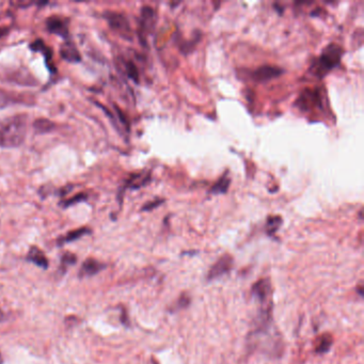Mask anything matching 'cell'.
Returning <instances> with one entry per match:
<instances>
[{
	"label": "cell",
	"instance_id": "23",
	"mask_svg": "<svg viewBox=\"0 0 364 364\" xmlns=\"http://www.w3.org/2000/svg\"><path fill=\"white\" fill-rule=\"evenodd\" d=\"M163 202H165V199H159V198H157V199H155V200H153V201H151V202L145 203V204L143 205V207L141 208V211H143V212L153 211L154 208H156V207L160 206Z\"/></svg>",
	"mask_w": 364,
	"mask_h": 364
},
{
	"label": "cell",
	"instance_id": "10",
	"mask_svg": "<svg viewBox=\"0 0 364 364\" xmlns=\"http://www.w3.org/2000/svg\"><path fill=\"white\" fill-rule=\"evenodd\" d=\"M106 266L103 263H99L97 260L94 259H88L84 262L81 265L79 277L80 278H89L97 275L99 271H102Z\"/></svg>",
	"mask_w": 364,
	"mask_h": 364
},
{
	"label": "cell",
	"instance_id": "21",
	"mask_svg": "<svg viewBox=\"0 0 364 364\" xmlns=\"http://www.w3.org/2000/svg\"><path fill=\"white\" fill-rule=\"evenodd\" d=\"M76 262H77V258H76L75 254L67 252V253H65V254H63V256H62L60 269H62L63 271H65L68 266L74 265V264H76Z\"/></svg>",
	"mask_w": 364,
	"mask_h": 364
},
{
	"label": "cell",
	"instance_id": "6",
	"mask_svg": "<svg viewBox=\"0 0 364 364\" xmlns=\"http://www.w3.org/2000/svg\"><path fill=\"white\" fill-rule=\"evenodd\" d=\"M284 73L285 71L279 67L262 66L251 73V79L256 83H267V81L280 77Z\"/></svg>",
	"mask_w": 364,
	"mask_h": 364
},
{
	"label": "cell",
	"instance_id": "17",
	"mask_svg": "<svg viewBox=\"0 0 364 364\" xmlns=\"http://www.w3.org/2000/svg\"><path fill=\"white\" fill-rule=\"evenodd\" d=\"M123 70L127 77L132 79L134 83L139 84V71L133 61H123Z\"/></svg>",
	"mask_w": 364,
	"mask_h": 364
},
{
	"label": "cell",
	"instance_id": "15",
	"mask_svg": "<svg viewBox=\"0 0 364 364\" xmlns=\"http://www.w3.org/2000/svg\"><path fill=\"white\" fill-rule=\"evenodd\" d=\"M90 233H91V230L88 229V227H80V229L69 232L67 235L63 236V237H60L58 239V245H65L68 242L75 241V240L83 237V236L90 234Z\"/></svg>",
	"mask_w": 364,
	"mask_h": 364
},
{
	"label": "cell",
	"instance_id": "8",
	"mask_svg": "<svg viewBox=\"0 0 364 364\" xmlns=\"http://www.w3.org/2000/svg\"><path fill=\"white\" fill-rule=\"evenodd\" d=\"M151 178H152L151 171H142V172H137V173H133L126 179L124 188L133 189V190L140 189L144 186H147L152 180Z\"/></svg>",
	"mask_w": 364,
	"mask_h": 364
},
{
	"label": "cell",
	"instance_id": "22",
	"mask_svg": "<svg viewBox=\"0 0 364 364\" xmlns=\"http://www.w3.org/2000/svg\"><path fill=\"white\" fill-rule=\"evenodd\" d=\"M87 195L86 194H78L74 197H72L71 199H68L66 200V201H63L61 204L63 207H69V206H72V205H75L76 203H80L85 201V200H87Z\"/></svg>",
	"mask_w": 364,
	"mask_h": 364
},
{
	"label": "cell",
	"instance_id": "24",
	"mask_svg": "<svg viewBox=\"0 0 364 364\" xmlns=\"http://www.w3.org/2000/svg\"><path fill=\"white\" fill-rule=\"evenodd\" d=\"M189 304H190L189 296L187 294H183L179 297L176 305H177V308H186L189 306Z\"/></svg>",
	"mask_w": 364,
	"mask_h": 364
},
{
	"label": "cell",
	"instance_id": "27",
	"mask_svg": "<svg viewBox=\"0 0 364 364\" xmlns=\"http://www.w3.org/2000/svg\"><path fill=\"white\" fill-rule=\"evenodd\" d=\"M0 364H3V357H2V354H0Z\"/></svg>",
	"mask_w": 364,
	"mask_h": 364
},
{
	"label": "cell",
	"instance_id": "7",
	"mask_svg": "<svg viewBox=\"0 0 364 364\" xmlns=\"http://www.w3.org/2000/svg\"><path fill=\"white\" fill-rule=\"evenodd\" d=\"M233 267V258L230 254H224L219 260H218L214 265L209 269L207 274L208 280H214L217 278H220L223 275H226L230 272Z\"/></svg>",
	"mask_w": 364,
	"mask_h": 364
},
{
	"label": "cell",
	"instance_id": "2",
	"mask_svg": "<svg viewBox=\"0 0 364 364\" xmlns=\"http://www.w3.org/2000/svg\"><path fill=\"white\" fill-rule=\"evenodd\" d=\"M343 54L344 49L340 45L335 43L328 44L323 49L321 56L313 60L310 72L317 78H324L329 72L340 66Z\"/></svg>",
	"mask_w": 364,
	"mask_h": 364
},
{
	"label": "cell",
	"instance_id": "19",
	"mask_svg": "<svg viewBox=\"0 0 364 364\" xmlns=\"http://www.w3.org/2000/svg\"><path fill=\"white\" fill-rule=\"evenodd\" d=\"M282 218L280 216H270L267 218L266 221V232L269 236L274 235L282 225Z\"/></svg>",
	"mask_w": 364,
	"mask_h": 364
},
{
	"label": "cell",
	"instance_id": "20",
	"mask_svg": "<svg viewBox=\"0 0 364 364\" xmlns=\"http://www.w3.org/2000/svg\"><path fill=\"white\" fill-rule=\"evenodd\" d=\"M15 102H17V101L14 98L13 94L6 92V91H4V90H0V109L6 108L9 105H11L12 103H15Z\"/></svg>",
	"mask_w": 364,
	"mask_h": 364
},
{
	"label": "cell",
	"instance_id": "4",
	"mask_svg": "<svg viewBox=\"0 0 364 364\" xmlns=\"http://www.w3.org/2000/svg\"><path fill=\"white\" fill-rule=\"evenodd\" d=\"M295 106L304 112H310L323 108V98L320 89H305L296 99Z\"/></svg>",
	"mask_w": 364,
	"mask_h": 364
},
{
	"label": "cell",
	"instance_id": "11",
	"mask_svg": "<svg viewBox=\"0 0 364 364\" xmlns=\"http://www.w3.org/2000/svg\"><path fill=\"white\" fill-rule=\"evenodd\" d=\"M60 56L68 62L78 63L81 61V56L72 42H66L60 46Z\"/></svg>",
	"mask_w": 364,
	"mask_h": 364
},
{
	"label": "cell",
	"instance_id": "3",
	"mask_svg": "<svg viewBox=\"0 0 364 364\" xmlns=\"http://www.w3.org/2000/svg\"><path fill=\"white\" fill-rule=\"evenodd\" d=\"M104 17L106 18L109 27L114 32H116L125 40H133V30L131 28V24L124 14L114 11H106L104 13Z\"/></svg>",
	"mask_w": 364,
	"mask_h": 364
},
{
	"label": "cell",
	"instance_id": "9",
	"mask_svg": "<svg viewBox=\"0 0 364 364\" xmlns=\"http://www.w3.org/2000/svg\"><path fill=\"white\" fill-rule=\"evenodd\" d=\"M46 28L52 33L67 39L69 36V27L67 23L59 16H50L46 20Z\"/></svg>",
	"mask_w": 364,
	"mask_h": 364
},
{
	"label": "cell",
	"instance_id": "5",
	"mask_svg": "<svg viewBox=\"0 0 364 364\" xmlns=\"http://www.w3.org/2000/svg\"><path fill=\"white\" fill-rule=\"evenodd\" d=\"M156 24V12L154 9L149 6H144L141 8L140 21L138 35L140 43L143 46H147V36L153 31Z\"/></svg>",
	"mask_w": 364,
	"mask_h": 364
},
{
	"label": "cell",
	"instance_id": "18",
	"mask_svg": "<svg viewBox=\"0 0 364 364\" xmlns=\"http://www.w3.org/2000/svg\"><path fill=\"white\" fill-rule=\"evenodd\" d=\"M331 345H332V336L329 334H324L318 339L315 351L318 353L328 352L329 349L331 348Z\"/></svg>",
	"mask_w": 364,
	"mask_h": 364
},
{
	"label": "cell",
	"instance_id": "1",
	"mask_svg": "<svg viewBox=\"0 0 364 364\" xmlns=\"http://www.w3.org/2000/svg\"><path fill=\"white\" fill-rule=\"evenodd\" d=\"M27 116L18 114L0 122V148H18L25 141Z\"/></svg>",
	"mask_w": 364,
	"mask_h": 364
},
{
	"label": "cell",
	"instance_id": "16",
	"mask_svg": "<svg viewBox=\"0 0 364 364\" xmlns=\"http://www.w3.org/2000/svg\"><path fill=\"white\" fill-rule=\"evenodd\" d=\"M54 123L48 119H38L33 122L34 132L39 135L48 134L54 130Z\"/></svg>",
	"mask_w": 364,
	"mask_h": 364
},
{
	"label": "cell",
	"instance_id": "12",
	"mask_svg": "<svg viewBox=\"0 0 364 364\" xmlns=\"http://www.w3.org/2000/svg\"><path fill=\"white\" fill-rule=\"evenodd\" d=\"M27 261L32 262L35 264L36 266L41 268L46 269L48 267V260L45 257L42 250H40L38 247H31L29 250L28 256H27Z\"/></svg>",
	"mask_w": 364,
	"mask_h": 364
},
{
	"label": "cell",
	"instance_id": "26",
	"mask_svg": "<svg viewBox=\"0 0 364 364\" xmlns=\"http://www.w3.org/2000/svg\"><path fill=\"white\" fill-rule=\"evenodd\" d=\"M8 32H9L8 27H0V39L6 36L8 34Z\"/></svg>",
	"mask_w": 364,
	"mask_h": 364
},
{
	"label": "cell",
	"instance_id": "13",
	"mask_svg": "<svg viewBox=\"0 0 364 364\" xmlns=\"http://www.w3.org/2000/svg\"><path fill=\"white\" fill-rule=\"evenodd\" d=\"M230 184H231V178L229 176V172H225V173L213 185L211 190H209V194L224 195L227 193V190H229Z\"/></svg>",
	"mask_w": 364,
	"mask_h": 364
},
{
	"label": "cell",
	"instance_id": "14",
	"mask_svg": "<svg viewBox=\"0 0 364 364\" xmlns=\"http://www.w3.org/2000/svg\"><path fill=\"white\" fill-rule=\"evenodd\" d=\"M30 48L33 51H38V52H41L43 54V56L45 57V61H46V66H47L48 70L51 72V68H50L49 62H51V65H52V60H51L52 59V52L49 49V47H47V45L45 44V42H43L42 40H36L30 45Z\"/></svg>",
	"mask_w": 364,
	"mask_h": 364
},
{
	"label": "cell",
	"instance_id": "25",
	"mask_svg": "<svg viewBox=\"0 0 364 364\" xmlns=\"http://www.w3.org/2000/svg\"><path fill=\"white\" fill-rule=\"evenodd\" d=\"M13 6L16 7H22V8H26V7H30L32 5H34V3H27V2H17V3H13Z\"/></svg>",
	"mask_w": 364,
	"mask_h": 364
}]
</instances>
